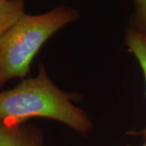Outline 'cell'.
<instances>
[{"label": "cell", "mask_w": 146, "mask_h": 146, "mask_svg": "<svg viewBox=\"0 0 146 146\" xmlns=\"http://www.w3.org/2000/svg\"><path fill=\"white\" fill-rule=\"evenodd\" d=\"M125 43L128 51L136 57L140 63L145 80L146 95V36L132 28H129L126 32ZM128 134L140 135L146 139V127L140 131H131Z\"/></svg>", "instance_id": "cell-4"}, {"label": "cell", "mask_w": 146, "mask_h": 146, "mask_svg": "<svg viewBox=\"0 0 146 146\" xmlns=\"http://www.w3.org/2000/svg\"><path fill=\"white\" fill-rule=\"evenodd\" d=\"M127 146H131V145H127ZM139 146H146V139H145V141L142 144V145H141Z\"/></svg>", "instance_id": "cell-7"}, {"label": "cell", "mask_w": 146, "mask_h": 146, "mask_svg": "<svg viewBox=\"0 0 146 146\" xmlns=\"http://www.w3.org/2000/svg\"><path fill=\"white\" fill-rule=\"evenodd\" d=\"M78 97L58 89L41 63L35 77L24 79L15 88L0 92V122L21 123L33 118L50 119L87 135L94 125L86 112L73 104Z\"/></svg>", "instance_id": "cell-1"}, {"label": "cell", "mask_w": 146, "mask_h": 146, "mask_svg": "<svg viewBox=\"0 0 146 146\" xmlns=\"http://www.w3.org/2000/svg\"><path fill=\"white\" fill-rule=\"evenodd\" d=\"M78 16L77 11L67 6L21 16L0 36V89L12 79H25L43 44Z\"/></svg>", "instance_id": "cell-2"}, {"label": "cell", "mask_w": 146, "mask_h": 146, "mask_svg": "<svg viewBox=\"0 0 146 146\" xmlns=\"http://www.w3.org/2000/svg\"><path fill=\"white\" fill-rule=\"evenodd\" d=\"M43 135L36 126L0 122V146H43Z\"/></svg>", "instance_id": "cell-3"}, {"label": "cell", "mask_w": 146, "mask_h": 146, "mask_svg": "<svg viewBox=\"0 0 146 146\" xmlns=\"http://www.w3.org/2000/svg\"><path fill=\"white\" fill-rule=\"evenodd\" d=\"M24 14V0H0V36Z\"/></svg>", "instance_id": "cell-5"}, {"label": "cell", "mask_w": 146, "mask_h": 146, "mask_svg": "<svg viewBox=\"0 0 146 146\" xmlns=\"http://www.w3.org/2000/svg\"><path fill=\"white\" fill-rule=\"evenodd\" d=\"M134 3L135 12L131 28L146 36V0H134Z\"/></svg>", "instance_id": "cell-6"}]
</instances>
